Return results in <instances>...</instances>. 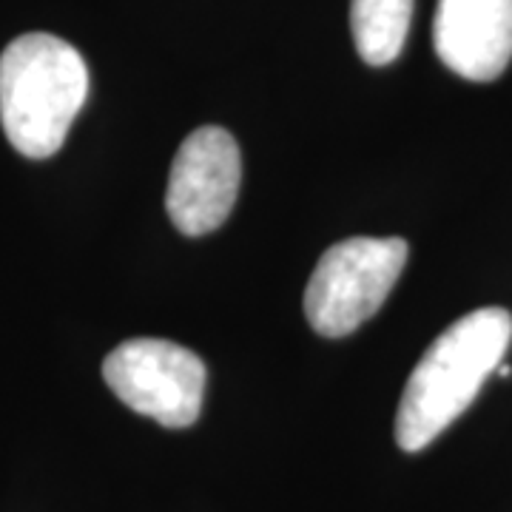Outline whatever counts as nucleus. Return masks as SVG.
<instances>
[{
    "label": "nucleus",
    "instance_id": "obj_1",
    "mask_svg": "<svg viewBox=\"0 0 512 512\" xmlns=\"http://www.w3.org/2000/svg\"><path fill=\"white\" fill-rule=\"evenodd\" d=\"M510 339V311L478 308L427 348L404 384L396 413V441L404 453L424 450L473 404L481 384L501 365Z\"/></svg>",
    "mask_w": 512,
    "mask_h": 512
},
{
    "label": "nucleus",
    "instance_id": "obj_2",
    "mask_svg": "<svg viewBox=\"0 0 512 512\" xmlns=\"http://www.w3.org/2000/svg\"><path fill=\"white\" fill-rule=\"evenodd\" d=\"M89 97V66L63 37L29 32L0 55V123L29 160L57 154Z\"/></svg>",
    "mask_w": 512,
    "mask_h": 512
},
{
    "label": "nucleus",
    "instance_id": "obj_3",
    "mask_svg": "<svg viewBox=\"0 0 512 512\" xmlns=\"http://www.w3.org/2000/svg\"><path fill=\"white\" fill-rule=\"evenodd\" d=\"M399 237H353L330 245L305 288V316L319 336L339 339L384 305L407 265Z\"/></svg>",
    "mask_w": 512,
    "mask_h": 512
},
{
    "label": "nucleus",
    "instance_id": "obj_4",
    "mask_svg": "<svg viewBox=\"0 0 512 512\" xmlns=\"http://www.w3.org/2000/svg\"><path fill=\"white\" fill-rule=\"evenodd\" d=\"M111 393L134 413L183 430L200 419L205 365L194 350L168 339H128L103 362Z\"/></svg>",
    "mask_w": 512,
    "mask_h": 512
},
{
    "label": "nucleus",
    "instance_id": "obj_5",
    "mask_svg": "<svg viewBox=\"0 0 512 512\" xmlns=\"http://www.w3.org/2000/svg\"><path fill=\"white\" fill-rule=\"evenodd\" d=\"M239 180L237 140L217 126L191 131L174 154L165 191V211L174 228L185 237L217 231L237 202Z\"/></svg>",
    "mask_w": 512,
    "mask_h": 512
},
{
    "label": "nucleus",
    "instance_id": "obj_6",
    "mask_svg": "<svg viewBox=\"0 0 512 512\" xmlns=\"http://www.w3.org/2000/svg\"><path fill=\"white\" fill-rule=\"evenodd\" d=\"M433 43L450 72L490 83L512 60V0H439Z\"/></svg>",
    "mask_w": 512,
    "mask_h": 512
},
{
    "label": "nucleus",
    "instance_id": "obj_7",
    "mask_svg": "<svg viewBox=\"0 0 512 512\" xmlns=\"http://www.w3.org/2000/svg\"><path fill=\"white\" fill-rule=\"evenodd\" d=\"M413 20V0H350V32L359 57L387 66L402 55Z\"/></svg>",
    "mask_w": 512,
    "mask_h": 512
}]
</instances>
